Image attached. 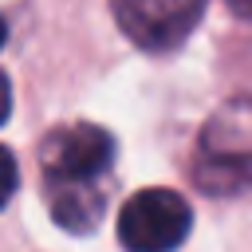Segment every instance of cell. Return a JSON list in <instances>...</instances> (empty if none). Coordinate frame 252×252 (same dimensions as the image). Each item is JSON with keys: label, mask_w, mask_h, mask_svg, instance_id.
<instances>
[{"label": "cell", "mask_w": 252, "mask_h": 252, "mask_svg": "<svg viewBox=\"0 0 252 252\" xmlns=\"http://www.w3.org/2000/svg\"><path fill=\"white\" fill-rule=\"evenodd\" d=\"M193 228V209L173 189H142L118 213V240L126 252H173Z\"/></svg>", "instance_id": "1"}, {"label": "cell", "mask_w": 252, "mask_h": 252, "mask_svg": "<svg viewBox=\"0 0 252 252\" xmlns=\"http://www.w3.org/2000/svg\"><path fill=\"white\" fill-rule=\"evenodd\" d=\"M12 114V87H8V79H4V71H0V122Z\"/></svg>", "instance_id": "6"}, {"label": "cell", "mask_w": 252, "mask_h": 252, "mask_svg": "<svg viewBox=\"0 0 252 252\" xmlns=\"http://www.w3.org/2000/svg\"><path fill=\"white\" fill-rule=\"evenodd\" d=\"M51 213L71 232H91L102 217V197L91 181H51Z\"/></svg>", "instance_id": "4"}, {"label": "cell", "mask_w": 252, "mask_h": 252, "mask_svg": "<svg viewBox=\"0 0 252 252\" xmlns=\"http://www.w3.org/2000/svg\"><path fill=\"white\" fill-rule=\"evenodd\" d=\"M114 161V138L102 126H63L43 142V169L51 181H94Z\"/></svg>", "instance_id": "3"}, {"label": "cell", "mask_w": 252, "mask_h": 252, "mask_svg": "<svg viewBox=\"0 0 252 252\" xmlns=\"http://www.w3.org/2000/svg\"><path fill=\"white\" fill-rule=\"evenodd\" d=\"M16 185H20V165H16V158H12V154L0 146V209L12 201Z\"/></svg>", "instance_id": "5"}, {"label": "cell", "mask_w": 252, "mask_h": 252, "mask_svg": "<svg viewBox=\"0 0 252 252\" xmlns=\"http://www.w3.org/2000/svg\"><path fill=\"white\" fill-rule=\"evenodd\" d=\"M4 39H8V24L0 20V47H4Z\"/></svg>", "instance_id": "8"}, {"label": "cell", "mask_w": 252, "mask_h": 252, "mask_svg": "<svg viewBox=\"0 0 252 252\" xmlns=\"http://www.w3.org/2000/svg\"><path fill=\"white\" fill-rule=\"evenodd\" d=\"M228 8H232L240 20H252V0H228Z\"/></svg>", "instance_id": "7"}, {"label": "cell", "mask_w": 252, "mask_h": 252, "mask_svg": "<svg viewBox=\"0 0 252 252\" xmlns=\"http://www.w3.org/2000/svg\"><path fill=\"white\" fill-rule=\"evenodd\" d=\"M205 0H114L118 28L146 51L177 47L201 20Z\"/></svg>", "instance_id": "2"}]
</instances>
